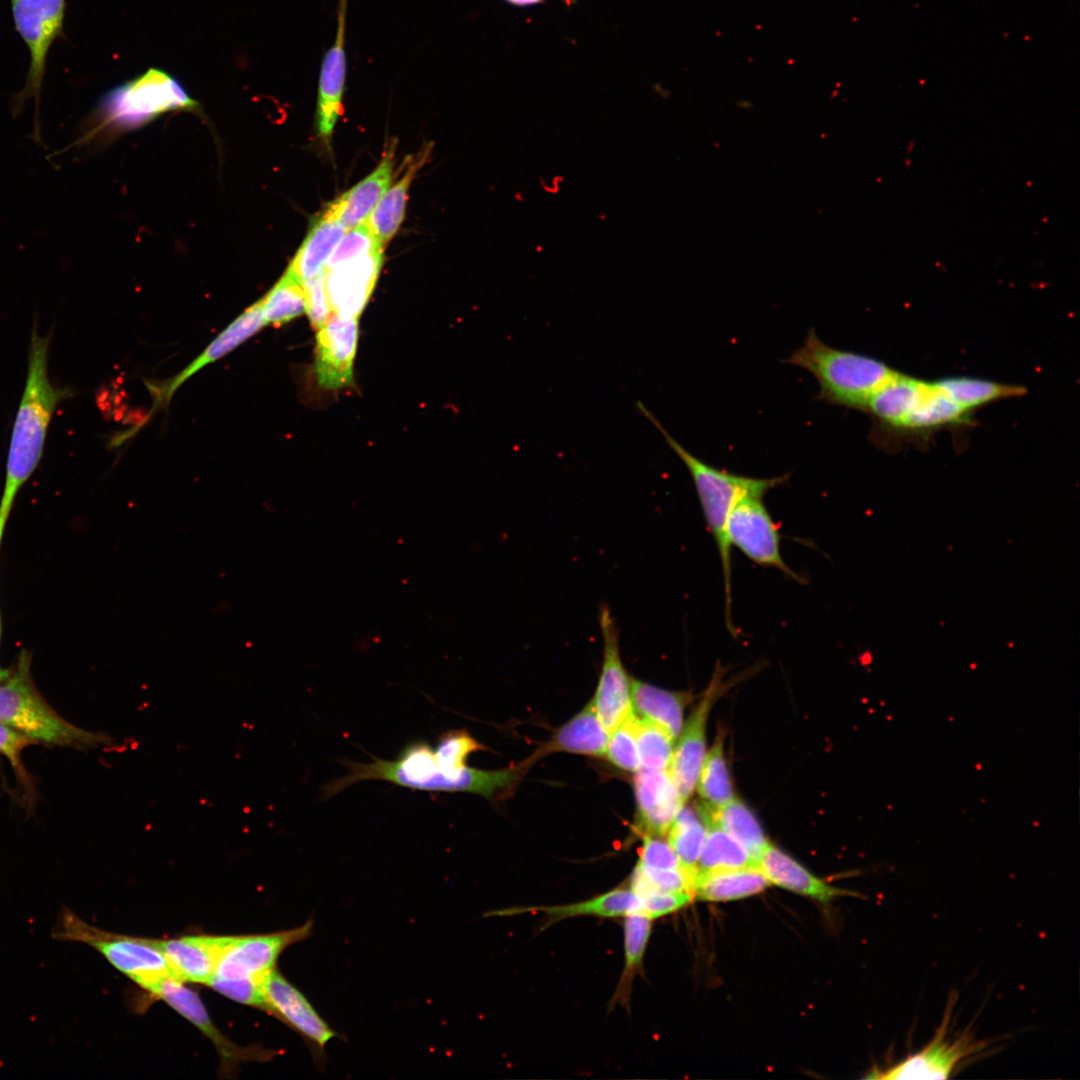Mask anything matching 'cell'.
<instances>
[{"label":"cell","mask_w":1080,"mask_h":1080,"mask_svg":"<svg viewBox=\"0 0 1080 1080\" xmlns=\"http://www.w3.org/2000/svg\"><path fill=\"white\" fill-rule=\"evenodd\" d=\"M639 829L644 835L663 836L685 803L668 769L642 768L634 776Z\"/></svg>","instance_id":"21"},{"label":"cell","mask_w":1080,"mask_h":1080,"mask_svg":"<svg viewBox=\"0 0 1080 1080\" xmlns=\"http://www.w3.org/2000/svg\"><path fill=\"white\" fill-rule=\"evenodd\" d=\"M260 301L266 326H281L306 312L304 286L287 270Z\"/></svg>","instance_id":"38"},{"label":"cell","mask_w":1080,"mask_h":1080,"mask_svg":"<svg viewBox=\"0 0 1080 1080\" xmlns=\"http://www.w3.org/2000/svg\"><path fill=\"white\" fill-rule=\"evenodd\" d=\"M599 624L603 662L592 702L599 721L611 734L632 711L631 678L621 660L619 631L608 607L601 608Z\"/></svg>","instance_id":"12"},{"label":"cell","mask_w":1080,"mask_h":1080,"mask_svg":"<svg viewBox=\"0 0 1080 1080\" xmlns=\"http://www.w3.org/2000/svg\"><path fill=\"white\" fill-rule=\"evenodd\" d=\"M485 749L465 729L443 733L435 748L427 742L407 745L393 760L373 758L369 763L343 761L345 776L325 785L328 799L351 785L365 780H383L429 792H468L493 798L509 787L516 775L513 769L485 771L466 765L467 757Z\"/></svg>","instance_id":"1"},{"label":"cell","mask_w":1080,"mask_h":1080,"mask_svg":"<svg viewBox=\"0 0 1080 1080\" xmlns=\"http://www.w3.org/2000/svg\"><path fill=\"white\" fill-rule=\"evenodd\" d=\"M610 733L599 721L593 702L562 726L552 740L537 752L543 756L549 752H570L603 757L606 754Z\"/></svg>","instance_id":"27"},{"label":"cell","mask_w":1080,"mask_h":1080,"mask_svg":"<svg viewBox=\"0 0 1080 1080\" xmlns=\"http://www.w3.org/2000/svg\"><path fill=\"white\" fill-rule=\"evenodd\" d=\"M631 700L637 715L664 728L676 739L683 728V714L691 700L688 692L661 689L631 678Z\"/></svg>","instance_id":"29"},{"label":"cell","mask_w":1080,"mask_h":1080,"mask_svg":"<svg viewBox=\"0 0 1080 1080\" xmlns=\"http://www.w3.org/2000/svg\"><path fill=\"white\" fill-rule=\"evenodd\" d=\"M429 150L420 151L409 163L403 176L387 189L370 213L366 224L384 248L401 226L406 210L409 187L427 159Z\"/></svg>","instance_id":"30"},{"label":"cell","mask_w":1080,"mask_h":1080,"mask_svg":"<svg viewBox=\"0 0 1080 1080\" xmlns=\"http://www.w3.org/2000/svg\"><path fill=\"white\" fill-rule=\"evenodd\" d=\"M706 825H714L741 843L758 864V859L768 843L762 828L750 809L738 798L725 805L711 809L699 808Z\"/></svg>","instance_id":"31"},{"label":"cell","mask_w":1080,"mask_h":1080,"mask_svg":"<svg viewBox=\"0 0 1080 1080\" xmlns=\"http://www.w3.org/2000/svg\"><path fill=\"white\" fill-rule=\"evenodd\" d=\"M730 545L736 546L752 561L776 568L797 582L802 578L783 560L780 535L763 503V497L746 496L737 501L726 525Z\"/></svg>","instance_id":"10"},{"label":"cell","mask_w":1080,"mask_h":1080,"mask_svg":"<svg viewBox=\"0 0 1080 1080\" xmlns=\"http://www.w3.org/2000/svg\"><path fill=\"white\" fill-rule=\"evenodd\" d=\"M935 384L966 411L995 400L1019 397L1026 393L1022 386L970 377H949L938 380Z\"/></svg>","instance_id":"34"},{"label":"cell","mask_w":1080,"mask_h":1080,"mask_svg":"<svg viewBox=\"0 0 1080 1080\" xmlns=\"http://www.w3.org/2000/svg\"><path fill=\"white\" fill-rule=\"evenodd\" d=\"M641 906V897L632 889L618 888L576 903L530 908L513 907L492 911L486 915L506 916L528 911H538L545 913L548 916L550 923H552L554 921L578 916H598L608 918L625 917L629 914L640 913Z\"/></svg>","instance_id":"23"},{"label":"cell","mask_w":1080,"mask_h":1080,"mask_svg":"<svg viewBox=\"0 0 1080 1080\" xmlns=\"http://www.w3.org/2000/svg\"><path fill=\"white\" fill-rule=\"evenodd\" d=\"M770 882L757 867L718 869L696 873L693 895L704 901H727L752 896Z\"/></svg>","instance_id":"28"},{"label":"cell","mask_w":1080,"mask_h":1080,"mask_svg":"<svg viewBox=\"0 0 1080 1080\" xmlns=\"http://www.w3.org/2000/svg\"><path fill=\"white\" fill-rule=\"evenodd\" d=\"M758 868L770 884L822 902H827L842 893L841 890L815 877L770 842L766 844L758 859Z\"/></svg>","instance_id":"25"},{"label":"cell","mask_w":1080,"mask_h":1080,"mask_svg":"<svg viewBox=\"0 0 1080 1080\" xmlns=\"http://www.w3.org/2000/svg\"><path fill=\"white\" fill-rule=\"evenodd\" d=\"M721 678L714 676L703 697L693 709L673 750L669 774L685 802L693 793L705 757V730L709 711L721 690Z\"/></svg>","instance_id":"16"},{"label":"cell","mask_w":1080,"mask_h":1080,"mask_svg":"<svg viewBox=\"0 0 1080 1080\" xmlns=\"http://www.w3.org/2000/svg\"><path fill=\"white\" fill-rule=\"evenodd\" d=\"M50 334L33 327L28 351L25 389L13 425L0 502V521L7 522L14 499L42 457L49 423L57 406L71 395L54 385L49 376Z\"/></svg>","instance_id":"2"},{"label":"cell","mask_w":1080,"mask_h":1080,"mask_svg":"<svg viewBox=\"0 0 1080 1080\" xmlns=\"http://www.w3.org/2000/svg\"><path fill=\"white\" fill-rule=\"evenodd\" d=\"M757 867L746 848L721 828L707 825V834L698 862L697 873L718 869Z\"/></svg>","instance_id":"35"},{"label":"cell","mask_w":1080,"mask_h":1080,"mask_svg":"<svg viewBox=\"0 0 1080 1080\" xmlns=\"http://www.w3.org/2000/svg\"><path fill=\"white\" fill-rule=\"evenodd\" d=\"M343 224L327 209L313 224L287 271L302 284L326 272V265L346 233Z\"/></svg>","instance_id":"24"},{"label":"cell","mask_w":1080,"mask_h":1080,"mask_svg":"<svg viewBox=\"0 0 1080 1080\" xmlns=\"http://www.w3.org/2000/svg\"><path fill=\"white\" fill-rule=\"evenodd\" d=\"M348 0H339L337 30L332 46L326 51L321 65L317 123L322 139L329 140L335 124L343 111L342 97L346 78V16Z\"/></svg>","instance_id":"20"},{"label":"cell","mask_w":1080,"mask_h":1080,"mask_svg":"<svg viewBox=\"0 0 1080 1080\" xmlns=\"http://www.w3.org/2000/svg\"><path fill=\"white\" fill-rule=\"evenodd\" d=\"M51 935L57 941L92 947L114 968L147 991L160 980L173 977L164 955L150 939L102 930L67 907L63 906L59 911Z\"/></svg>","instance_id":"8"},{"label":"cell","mask_w":1080,"mask_h":1080,"mask_svg":"<svg viewBox=\"0 0 1080 1080\" xmlns=\"http://www.w3.org/2000/svg\"><path fill=\"white\" fill-rule=\"evenodd\" d=\"M378 249L384 248L378 243L365 222L346 231L328 260L326 271L343 262L364 256Z\"/></svg>","instance_id":"41"},{"label":"cell","mask_w":1080,"mask_h":1080,"mask_svg":"<svg viewBox=\"0 0 1080 1080\" xmlns=\"http://www.w3.org/2000/svg\"><path fill=\"white\" fill-rule=\"evenodd\" d=\"M148 992L190 1021L213 1043L224 1073H232L243 1061H263L271 1058L272 1052L269 1050L240 1047L226 1038L212 1022L197 993L186 987L184 982L166 977L153 985Z\"/></svg>","instance_id":"13"},{"label":"cell","mask_w":1080,"mask_h":1080,"mask_svg":"<svg viewBox=\"0 0 1080 1080\" xmlns=\"http://www.w3.org/2000/svg\"><path fill=\"white\" fill-rule=\"evenodd\" d=\"M784 362L814 376L819 384L818 400L860 410H865L871 396L897 372L874 357L829 346L813 328Z\"/></svg>","instance_id":"4"},{"label":"cell","mask_w":1080,"mask_h":1080,"mask_svg":"<svg viewBox=\"0 0 1080 1080\" xmlns=\"http://www.w3.org/2000/svg\"><path fill=\"white\" fill-rule=\"evenodd\" d=\"M383 249L348 260L326 271V290L334 314L358 318L375 287Z\"/></svg>","instance_id":"17"},{"label":"cell","mask_w":1080,"mask_h":1080,"mask_svg":"<svg viewBox=\"0 0 1080 1080\" xmlns=\"http://www.w3.org/2000/svg\"><path fill=\"white\" fill-rule=\"evenodd\" d=\"M967 1034L947 1036L946 1021L931 1042L919 1052L878 1073L879 1079H945L959 1064L979 1050Z\"/></svg>","instance_id":"15"},{"label":"cell","mask_w":1080,"mask_h":1080,"mask_svg":"<svg viewBox=\"0 0 1080 1080\" xmlns=\"http://www.w3.org/2000/svg\"><path fill=\"white\" fill-rule=\"evenodd\" d=\"M696 785L707 808H719L734 798L722 735L705 755Z\"/></svg>","instance_id":"37"},{"label":"cell","mask_w":1080,"mask_h":1080,"mask_svg":"<svg viewBox=\"0 0 1080 1080\" xmlns=\"http://www.w3.org/2000/svg\"><path fill=\"white\" fill-rule=\"evenodd\" d=\"M4 528H5V523L0 522V545H1V539H2V536H3Z\"/></svg>","instance_id":"48"},{"label":"cell","mask_w":1080,"mask_h":1080,"mask_svg":"<svg viewBox=\"0 0 1080 1080\" xmlns=\"http://www.w3.org/2000/svg\"><path fill=\"white\" fill-rule=\"evenodd\" d=\"M635 721L636 713L632 710L610 734L605 754L614 765L631 772H636L640 766Z\"/></svg>","instance_id":"40"},{"label":"cell","mask_w":1080,"mask_h":1080,"mask_svg":"<svg viewBox=\"0 0 1080 1080\" xmlns=\"http://www.w3.org/2000/svg\"><path fill=\"white\" fill-rule=\"evenodd\" d=\"M967 413L968 411L951 399L935 382L928 383L924 395L902 428L924 430L961 423Z\"/></svg>","instance_id":"36"},{"label":"cell","mask_w":1080,"mask_h":1080,"mask_svg":"<svg viewBox=\"0 0 1080 1080\" xmlns=\"http://www.w3.org/2000/svg\"><path fill=\"white\" fill-rule=\"evenodd\" d=\"M0 631H1V625H0ZM0 634H1V632H0ZM9 674H10V672L8 670H4V669L0 668V681L5 679Z\"/></svg>","instance_id":"47"},{"label":"cell","mask_w":1080,"mask_h":1080,"mask_svg":"<svg viewBox=\"0 0 1080 1080\" xmlns=\"http://www.w3.org/2000/svg\"><path fill=\"white\" fill-rule=\"evenodd\" d=\"M504 1H506L507 3H509L511 5L521 6V7L532 6V5H536V4L544 2V0H504ZM562 1H564L567 5H571L572 3L575 2V0H562Z\"/></svg>","instance_id":"46"},{"label":"cell","mask_w":1080,"mask_h":1080,"mask_svg":"<svg viewBox=\"0 0 1080 1080\" xmlns=\"http://www.w3.org/2000/svg\"><path fill=\"white\" fill-rule=\"evenodd\" d=\"M635 735L640 765L647 769H668L673 754V738L655 722L636 714Z\"/></svg>","instance_id":"39"},{"label":"cell","mask_w":1080,"mask_h":1080,"mask_svg":"<svg viewBox=\"0 0 1080 1080\" xmlns=\"http://www.w3.org/2000/svg\"><path fill=\"white\" fill-rule=\"evenodd\" d=\"M659 837L644 835L639 862L656 869L681 868L680 861L669 842Z\"/></svg>","instance_id":"43"},{"label":"cell","mask_w":1080,"mask_h":1080,"mask_svg":"<svg viewBox=\"0 0 1080 1080\" xmlns=\"http://www.w3.org/2000/svg\"><path fill=\"white\" fill-rule=\"evenodd\" d=\"M358 334V318L334 313L318 329L315 374L321 387L337 390L352 384Z\"/></svg>","instance_id":"14"},{"label":"cell","mask_w":1080,"mask_h":1080,"mask_svg":"<svg viewBox=\"0 0 1080 1080\" xmlns=\"http://www.w3.org/2000/svg\"><path fill=\"white\" fill-rule=\"evenodd\" d=\"M231 937L196 935L150 941L164 955L175 979L208 985Z\"/></svg>","instance_id":"18"},{"label":"cell","mask_w":1080,"mask_h":1080,"mask_svg":"<svg viewBox=\"0 0 1080 1080\" xmlns=\"http://www.w3.org/2000/svg\"><path fill=\"white\" fill-rule=\"evenodd\" d=\"M266 326L261 301L252 304L231 322L188 366L161 384H150L154 408L167 404L176 390L197 371L233 351Z\"/></svg>","instance_id":"19"},{"label":"cell","mask_w":1080,"mask_h":1080,"mask_svg":"<svg viewBox=\"0 0 1080 1080\" xmlns=\"http://www.w3.org/2000/svg\"><path fill=\"white\" fill-rule=\"evenodd\" d=\"M668 833V842L676 853L681 868L694 883L698 858L707 834V825L699 808L682 805Z\"/></svg>","instance_id":"32"},{"label":"cell","mask_w":1080,"mask_h":1080,"mask_svg":"<svg viewBox=\"0 0 1080 1080\" xmlns=\"http://www.w3.org/2000/svg\"><path fill=\"white\" fill-rule=\"evenodd\" d=\"M693 897L689 892H653L641 897L640 914L654 920L679 910L690 903Z\"/></svg>","instance_id":"44"},{"label":"cell","mask_w":1080,"mask_h":1080,"mask_svg":"<svg viewBox=\"0 0 1080 1080\" xmlns=\"http://www.w3.org/2000/svg\"><path fill=\"white\" fill-rule=\"evenodd\" d=\"M312 931L313 920L309 919L289 930L232 936L208 986L236 1002L265 1008L264 978L275 969L277 959L287 947L307 939Z\"/></svg>","instance_id":"5"},{"label":"cell","mask_w":1080,"mask_h":1080,"mask_svg":"<svg viewBox=\"0 0 1080 1080\" xmlns=\"http://www.w3.org/2000/svg\"><path fill=\"white\" fill-rule=\"evenodd\" d=\"M0 723L53 745L90 748L111 743L109 736L77 727L51 708L33 684L28 656H21L15 671L0 681Z\"/></svg>","instance_id":"6"},{"label":"cell","mask_w":1080,"mask_h":1080,"mask_svg":"<svg viewBox=\"0 0 1080 1080\" xmlns=\"http://www.w3.org/2000/svg\"><path fill=\"white\" fill-rule=\"evenodd\" d=\"M37 743L25 734L0 723V754L5 756L17 774L25 778L24 768L21 764V752L27 746Z\"/></svg>","instance_id":"45"},{"label":"cell","mask_w":1080,"mask_h":1080,"mask_svg":"<svg viewBox=\"0 0 1080 1080\" xmlns=\"http://www.w3.org/2000/svg\"><path fill=\"white\" fill-rule=\"evenodd\" d=\"M652 920L640 914L625 916L624 920V967L611 1004L626 1006L630 1002L632 984L639 972L648 945Z\"/></svg>","instance_id":"33"},{"label":"cell","mask_w":1080,"mask_h":1080,"mask_svg":"<svg viewBox=\"0 0 1080 1080\" xmlns=\"http://www.w3.org/2000/svg\"><path fill=\"white\" fill-rule=\"evenodd\" d=\"M266 1011L302 1036L320 1067L326 1061V1044L338 1035L317 1013L308 999L280 972L273 969L262 982Z\"/></svg>","instance_id":"11"},{"label":"cell","mask_w":1080,"mask_h":1080,"mask_svg":"<svg viewBox=\"0 0 1080 1080\" xmlns=\"http://www.w3.org/2000/svg\"><path fill=\"white\" fill-rule=\"evenodd\" d=\"M635 407L659 431L690 473L708 528L718 547L724 580L726 622L733 634L735 629L731 620V545L726 533L729 512L741 498L763 497L768 491L782 485L788 475L756 478L716 468L685 449L642 401H638Z\"/></svg>","instance_id":"3"},{"label":"cell","mask_w":1080,"mask_h":1080,"mask_svg":"<svg viewBox=\"0 0 1080 1080\" xmlns=\"http://www.w3.org/2000/svg\"><path fill=\"white\" fill-rule=\"evenodd\" d=\"M15 27L30 54V66L23 90L17 95L13 112H19L29 98L35 103L33 139L41 143L39 101L46 60L51 45L62 31L65 0H11Z\"/></svg>","instance_id":"9"},{"label":"cell","mask_w":1080,"mask_h":1080,"mask_svg":"<svg viewBox=\"0 0 1080 1080\" xmlns=\"http://www.w3.org/2000/svg\"><path fill=\"white\" fill-rule=\"evenodd\" d=\"M928 383L896 372L871 396L864 411L883 424L902 428Z\"/></svg>","instance_id":"26"},{"label":"cell","mask_w":1080,"mask_h":1080,"mask_svg":"<svg viewBox=\"0 0 1080 1080\" xmlns=\"http://www.w3.org/2000/svg\"><path fill=\"white\" fill-rule=\"evenodd\" d=\"M393 165L394 145H391L372 173L329 205L327 210L347 231L367 221L390 187Z\"/></svg>","instance_id":"22"},{"label":"cell","mask_w":1080,"mask_h":1080,"mask_svg":"<svg viewBox=\"0 0 1080 1080\" xmlns=\"http://www.w3.org/2000/svg\"><path fill=\"white\" fill-rule=\"evenodd\" d=\"M197 103L168 74L150 69L141 77L112 91L100 103L80 138L84 144L106 131L141 126L160 114L193 109Z\"/></svg>","instance_id":"7"},{"label":"cell","mask_w":1080,"mask_h":1080,"mask_svg":"<svg viewBox=\"0 0 1080 1080\" xmlns=\"http://www.w3.org/2000/svg\"><path fill=\"white\" fill-rule=\"evenodd\" d=\"M325 279L326 272L303 284L306 297V313L312 326L317 330L332 313Z\"/></svg>","instance_id":"42"}]
</instances>
